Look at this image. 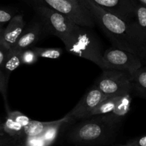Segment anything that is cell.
I'll use <instances>...</instances> for the list:
<instances>
[{
    "instance_id": "obj_9",
    "label": "cell",
    "mask_w": 146,
    "mask_h": 146,
    "mask_svg": "<svg viewBox=\"0 0 146 146\" xmlns=\"http://www.w3.org/2000/svg\"><path fill=\"white\" fill-rule=\"evenodd\" d=\"M126 21H133L136 0H90Z\"/></svg>"
},
{
    "instance_id": "obj_29",
    "label": "cell",
    "mask_w": 146,
    "mask_h": 146,
    "mask_svg": "<svg viewBox=\"0 0 146 146\" xmlns=\"http://www.w3.org/2000/svg\"><path fill=\"white\" fill-rule=\"evenodd\" d=\"M137 1H138L139 4H142V5H143L144 7H146V0H136Z\"/></svg>"
},
{
    "instance_id": "obj_5",
    "label": "cell",
    "mask_w": 146,
    "mask_h": 146,
    "mask_svg": "<svg viewBox=\"0 0 146 146\" xmlns=\"http://www.w3.org/2000/svg\"><path fill=\"white\" fill-rule=\"evenodd\" d=\"M94 86L106 97L122 96L132 91L131 74L118 70H104Z\"/></svg>"
},
{
    "instance_id": "obj_8",
    "label": "cell",
    "mask_w": 146,
    "mask_h": 146,
    "mask_svg": "<svg viewBox=\"0 0 146 146\" xmlns=\"http://www.w3.org/2000/svg\"><path fill=\"white\" fill-rule=\"evenodd\" d=\"M106 98L98 88L93 86L71 111L65 115L68 125H71L75 121L90 118L91 113Z\"/></svg>"
},
{
    "instance_id": "obj_4",
    "label": "cell",
    "mask_w": 146,
    "mask_h": 146,
    "mask_svg": "<svg viewBox=\"0 0 146 146\" xmlns=\"http://www.w3.org/2000/svg\"><path fill=\"white\" fill-rule=\"evenodd\" d=\"M34 9L47 31L59 38L64 44L68 41L78 26L45 4H38L34 7Z\"/></svg>"
},
{
    "instance_id": "obj_28",
    "label": "cell",
    "mask_w": 146,
    "mask_h": 146,
    "mask_svg": "<svg viewBox=\"0 0 146 146\" xmlns=\"http://www.w3.org/2000/svg\"><path fill=\"white\" fill-rule=\"evenodd\" d=\"M4 29L3 27H0V43L2 41V36H3V31H4Z\"/></svg>"
},
{
    "instance_id": "obj_7",
    "label": "cell",
    "mask_w": 146,
    "mask_h": 146,
    "mask_svg": "<svg viewBox=\"0 0 146 146\" xmlns=\"http://www.w3.org/2000/svg\"><path fill=\"white\" fill-rule=\"evenodd\" d=\"M103 58L109 70H118L132 74L143 67V62L135 54L121 48L111 46L104 51Z\"/></svg>"
},
{
    "instance_id": "obj_30",
    "label": "cell",
    "mask_w": 146,
    "mask_h": 146,
    "mask_svg": "<svg viewBox=\"0 0 146 146\" xmlns=\"http://www.w3.org/2000/svg\"><path fill=\"white\" fill-rule=\"evenodd\" d=\"M68 1H72V2L76 3V4H81L80 3V0H68Z\"/></svg>"
},
{
    "instance_id": "obj_26",
    "label": "cell",
    "mask_w": 146,
    "mask_h": 146,
    "mask_svg": "<svg viewBox=\"0 0 146 146\" xmlns=\"http://www.w3.org/2000/svg\"><path fill=\"white\" fill-rule=\"evenodd\" d=\"M26 146H46L41 136L28 137L25 138Z\"/></svg>"
},
{
    "instance_id": "obj_18",
    "label": "cell",
    "mask_w": 146,
    "mask_h": 146,
    "mask_svg": "<svg viewBox=\"0 0 146 146\" xmlns=\"http://www.w3.org/2000/svg\"><path fill=\"white\" fill-rule=\"evenodd\" d=\"M133 23L138 31L146 39V7L138 2L135 6Z\"/></svg>"
},
{
    "instance_id": "obj_20",
    "label": "cell",
    "mask_w": 146,
    "mask_h": 146,
    "mask_svg": "<svg viewBox=\"0 0 146 146\" xmlns=\"http://www.w3.org/2000/svg\"><path fill=\"white\" fill-rule=\"evenodd\" d=\"M38 58H46L56 59L60 58L63 54V51L60 48H42V47H33Z\"/></svg>"
},
{
    "instance_id": "obj_27",
    "label": "cell",
    "mask_w": 146,
    "mask_h": 146,
    "mask_svg": "<svg viewBox=\"0 0 146 146\" xmlns=\"http://www.w3.org/2000/svg\"><path fill=\"white\" fill-rule=\"evenodd\" d=\"M131 146H146V135L133 138L127 143Z\"/></svg>"
},
{
    "instance_id": "obj_21",
    "label": "cell",
    "mask_w": 146,
    "mask_h": 146,
    "mask_svg": "<svg viewBox=\"0 0 146 146\" xmlns=\"http://www.w3.org/2000/svg\"><path fill=\"white\" fill-rule=\"evenodd\" d=\"M38 56L32 48H29L21 51V61L22 64L32 65L37 62Z\"/></svg>"
},
{
    "instance_id": "obj_15",
    "label": "cell",
    "mask_w": 146,
    "mask_h": 146,
    "mask_svg": "<svg viewBox=\"0 0 146 146\" xmlns=\"http://www.w3.org/2000/svg\"><path fill=\"white\" fill-rule=\"evenodd\" d=\"M67 125H68V123H67V120L65 118V116L59 120L54 121L52 125H50L47 128L46 131L41 135L42 139L45 142L46 145L51 146L55 142L56 140L58 133H59L61 128Z\"/></svg>"
},
{
    "instance_id": "obj_1",
    "label": "cell",
    "mask_w": 146,
    "mask_h": 146,
    "mask_svg": "<svg viewBox=\"0 0 146 146\" xmlns=\"http://www.w3.org/2000/svg\"><path fill=\"white\" fill-rule=\"evenodd\" d=\"M113 46L129 51L146 62V39L134 24L104 9L90 0H80Z\"/></svg>"
},
{
    "instance_id": "obj_14",
    "label": "cell",
    "mask_w": 146,
    "mask_h": 146,
    "mask_svg": "<svg viewBox=\"0 0 146 146\" xmlns=\"http://www.w3.org/2000/svg\"><path fill=\"white\" fill-rule=\"evenodd\" d=\"M23 127L12 118L6 117L4 121L0 122V133L14 138H25L23 135Z\"/></svg>"
},
{
    "instance_id": "obj_19",
    "label": "cell",
    "mask_w": 146,
    "mask_h": 146,
    "mask_svg": "<svg viewBox=\"0 0 146 146\" xmlns=\"http://www.w3.org/2000/svg\"><path fill=\"white\" fill-rule=\"evenodd\" d=\"M119 97L120 96H119L107 97L91 113L90 117L111 113L115 109V107L116 106L117 101H118Z\"/></svg>"
},
{
    "instance_id": "obj_16",
    "label": "cell",
    "mask_w": 146,
    "mask_h": 146,
    "mask_svg": "<svg viewBox=\"0 0 146 146\" xmlns=\"http://www.w3.org/2000/svg\"><path fill=\"white\" fill-rule=\"evenodd\" d=\"M54 121L42 122L31 120V122L23 128V135L24 138L41 136L46 131L47 128L52 125Z\"/></svg>"
},
{
    "instance_id": "obj_12",
    "label": "cell",
    "mask_w": 146,
    "mask_h": 146,
    "mask_svg": "<svg viewBox=\"0 0 146 146\" xmlns=\"http://www.w3.org/2000/svg\"><path fill=\"white\" fill-rule=\"evenodd\" d=\"M21 51L15 48H10L7 54V57L4 61L1 69L4 72L7 78H9L10 74L15 71L17 68L22 64L21 61Z\"/></svg>"
},
{
    "instance_id": "obj_2",
    "label": "cell",
    "mask_w": 146,
    "mask_h": 146,
    "mask_svg": "<svg viewBox=\"0 0 146 146\" xmlns=\"http://www.w3.org/2000/svg\"><path fill=\"white\" fill-rule=\"evenodd\" d=\"M120 123L110 113L90 117L74 124L68 130L67 140L78 146L106 145L115 138Z\"/></svg>"
},
{
    "instance_id": "obj_13",
    "label": "cell",
    "mask_w": 146,
    "mask_h": 146,
    "mask_svg": "<svg viewBox=\"0 0 146 146\" xmlns=\"http://www.w3.org/2000/svg\"><path fill=\"white\" fill-rule=\"evenodd\" d=\"M131 101H132V98H131V93H127L123 95L120 96L115 109L111 113H110L111 116L115 121L121 123V121L125 118V115L131 110Z\"/></svg>"
},
{
    "instance_id": "obj_25",
    "label": "cell",
    "mask_w": 146,
    "mask_h": 146,
    "mask_svg": "<svg viewBox=\"0 0 146 146\" xmlns=\"http://www.w3.org/2000/svg\"><path fill=\"white\" fill-rule=\"evenodd\" d=\"M9 78H7L5 74H4L1 69H0V93L4 97L5 103L7 104V83Z\"/></svg>"
},
{
    "instance_id": "obj_6",
    "label": "cell",
    "mask_w": 146,
    "mask_h": 146,
    "mask_svg": "<svg viewBox=\"0 0 146 146\" xmlns=\"http://www.w3.org/2000/svg\"><path fill=\"white\" fill-rule=\"evenodd\" d=\"M45 5L58 11L81 27L91 28L95 21L88 10L81 4H76L68 0H41Z\"/></svg>"
},
{
    "instance_id": "obj_3",
    "label": "cell",
    "mask_w": 146,
    "mask_h": 146,
    "mask_svg": "<svg viewBox=\"0 0 146 146\" xmlns=\"http://www.w3.org/2000/svg\"><path fill=\"white\" fill-rule=\"evenodd\" d=\"M64 45L70 54L92 61L103 71L109 70L103 58L101 46L98 39L88 27L78 26Z\"/></svg>"
},
{
    "instance_id": "obj_10",
    "label": "cell",
    "mask_w": 146,
    "mask_h": 146,
    "mask_svg": "<svg viewBox=\"0 0 146 146\" xmlns=\"http://www.w3.org/2000/svg\"><path fill=\"white\" fill-rule=\"evenodd\" d=\"M25 21L21 14H16L3 31L1 42L8 48H11L25 29Z\"/></svg>"
},
{
    "instance_id": "obj_17",
    "label": "cell",
    "mask_w": 146,
    "mask_h": 146,
    "mask_svg": "<svg viewBox=\"0 0 146 146\" xmlns=\"http://www.w3.org/2000/svg\"><path fill=\"white\" fill-rule=\"evenodd\" d=\"M131 76L132 91L134 90L140 95L146 96V67H141L131 74Z\"/></svg>"
},
{
    "instance_id": "obj_24",
    "label": "cell",
    "mask_w": 146,
    "mask_h": 146,
    "mask_svg": "<svg viewBox=\"0 0 146 146\" xmlns=\"http://www.w3.org/2000/svg\"><path fill=\"white\" fill-rule=\"evenodd\" d=\"M16 14L10 10L0 9V27H3L5 24H9Z\"/></svg>"
},
{
    "instance_id": "obj_11",
    "label": "cell",
    "mask_w": 146,
    "mask_h": 146,
    "mask_svg": "<svg viewBox=\"0 0 146 146\" xmlns=\"http://www.w3.org/2000/svg\"><path fill=\"white\" fill-rule=\"evenodd\" d=\"M42 31V26L38 22H34L28 28L25 29L15 45L12 47L15 49L23 51L32 48L39 40Z\"/></svg>"
},
{
    "instance_id": "obj_31",
    "label": "cell",
    "mask_w": 146,
    "mask_h": 146,
    "mask_svg": "<svg viewBox=\"0 0 146 146\" xmlns=\"http://www.w3.org/2000/svg\"><path fill=\"white\" fill-rule=\"evenodd\" d=\"M120 146H131V145H128V144H125V145H120Z\"/></svg>"
},
{
    "instance_id": "obj_32",
    "label": "cell",
    "mask_w": 146,
    "mask_h": 146,
    "mask_svg": "<svg viewBox=\"0 0 146 146\" xmlns=\"http://www.w3.org/2000/svg\"><path fill=\"white\" fill-rule=\"evenodd\" d=\"M1 134H0V143H1Z\"/></svg>"
},
{
    "instance_id": "obj_23",
    "label": "cell",
    "mask_w": 146,
    "mask_h": 146,
    "mask_svg": "<svg viewBox=\"0 0 146 146\" xmlns=\"http://www.w3.org/2000/svg\"><path fill=\"white\" fill-rule=\"evenodd\" d=\"M0 146H26L25 138H14L1 134Z\"/></svg>"
},
{
    "instance_id": "obj_22",
    "label": "cell",
    "mask_w": 146,
    "mask_h": 146,
    "mask_svg": "<svg viewBox=\"0 0 146 146\" xmlns=\"http://www.w3.org/2000/svg\"><path fill=\"white\" fill-rule=\"evenodd\" d=\"M7 116L12 118L15 122L21 125L23 128L27 126L31 121V118H29L28 116H27L24 113L18 111H7Z\"/></svg>"
}]
</instances>
